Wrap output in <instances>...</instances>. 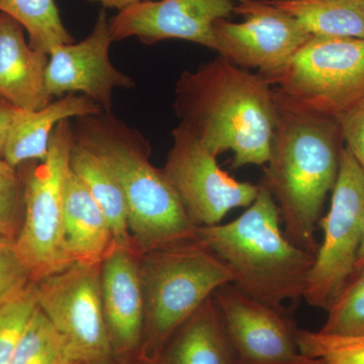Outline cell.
Instances as JSON below:
<instances>
[{"mask_svg":"<svg viewBox=\"0 0 364 364\" xmlns=\"http://www.w3.org/2000/svg\"><path fill=\"white\" fill-rule=\"evenodd\" d=\"M32 282V273L18 253L16 238L0 236V306L20 296Z\"/></svg>","mask_w":364,"mask_h":364,"instance_id":"obj_28","label":"cell"},{"mask_svg":"<svg viewBox=\"0 0 364 364\" xmlns=\"http://www.w3.org/2000/svg\"><path fill=\"white\" fill-rule=\"evenodd\" d=\"M100 112L102 109L90 98L74 93L56 98L37 111L21 109L9 129L2 159L14 167L44 161L53 131L60 122Z\"/></svg>","mask_w":364,"mask_h":364,"instance_id":"obj_17","label":"cell"},{"mask_svg":"<svg viewBox=\"0 0 364 364\" xmlns=\"http://www.w3.org/2000/svg\"><path fill=\"white\" fill-rule=\"evenodd\" d=\"M25 215V182L20 167L0 158V236L16 238Z\"/></svg>","mask_w":364,"mask_h":364,"instance_id":"obj_27","label":"cell"},{"mask_svg":"<svg viewBox=\"0 0 364 364\" xmlns=\"http://www.w3.org/2000/svg\"><path fill=\"white\" fill-rule=\"evenodd\" d=\"M141 254L114 244L100 263V291L112 354L119 358L140 355L145 304Z\"/></svg>","mask_w":364,"mask_h":364,"instance_id":"obj_15","label":"cell"},{"mask_svg":"<svg viewBox=\"0 0 364 364\" xmlns=\"http://www.w3.org/2000/svg\"><path fill=\"white\" fill-rule=\"evenodd\" d=\"M0 13L23 26L31 47L38 51L50 55L59 46L74 42L55 0H0Z\"/></svg>","mask_w":364,"mask_h":364,"instance_id":"obj_22","label":"cell"},{"mask_svg":"<svg viewBox=\"0 0 364 364\" xmlns=\"http://www.w3.org/2000/svg\"><path fill=\"white\" fill-rule=\"evenodd\" d=\"M74 121V141L109 167L123 191L138 253L198 240V227L189 220L163 170L151 163L150 143L140 131L112 112Z\"/></svg>","mask_w":364,"mask_h":364,"instance_id":"obj_3","label":"cell"},{"mask_svg":"<svg viewBox=\"0 0 364 364\" xmlns=\"http://www.w3.org/2000/svg\"><path fill=\"white\" fill-rule=\"evenodd\" d=\"M163 364H239L214 299H208L165 346Z\"/></svg>","mask_w":364,"mask_h":364,"instance_id":"obj_19","label":"cell"},{"mask_svg":"<svg viewBox=\"0 0 364 364\" xmlns=\"http://www.w3.org/2000/svg\"><path fill=\"white\" fill-rule=\"evenodd\" d=\"M267 81L296 107L336 119L364 97V39L312 37Z\"/></svg>","mask_w":364,"mask_h":364,"instance_id":"obj_7","label":"cell"},{"mask_svg":"<svg viewBox=\"0 0 364 364\" xmlns=\"http://www.w3.org/2000/svg\"><path fill=\"white\" fill-rule=\"evenodd\" d=\"M66 358L61 335L38 306L18 340L9 364H58Z\"/></svg>","mask_w":364,"mask_h":364,"instance_id":"obj_23","label":"cell"},{"mask_svg":"<svg viewBox=\"0 0 364 364\" xmlns=\"http://www.w3.org/2000/svg\"><path fill=\"white\" fill-rule=\"evenodd\" d=\"M213 299L239 364H321L299 349V328L286 311L265 305L225 284Z\"/></svg>","mask_w":364,"mask_h":364,"instance_id":"obj_12","label":"cell"},{"mask_svg":"<svg viewBox=\"0 0 364 364\" xmlns=\"http://www.w3.org/2000/svg\"><path fill=\"white\" fill-rule=\"evenodd\" d=\"M327 312V320L318 331L339 336L364 335V267L352 277Z\"/></svg>","mask_w":364,"mask_h":364,"instance_id":"obj_24","label":"cell"},{"mask_svg":"<svg viewBox=\"0 0 364 364\" xmlns=\"http://www.w3.org/2000/svg\"><path fill=\"white\" fill-rule=\"evenodd\" d=\"M331 193L329 210L318 221L323 241L303 296L309 305L324 310L355 275L364 237V170L345 147Z\"/></svg>","mask_w":364,"mask_h":364,"instance_id":"obj_8","label":"cell"},{"mask_svg":"<svg viewBox=\"0 0 364 364\" xmlns=\"http://www.w3.org/2000/svg\"><path fill=\"white\" fill-rule=\"evenodd\" d=\"M35 284L38 306L61 335L67 358L90 364L112 355L102 309L100 264L73 263Z\"/></svg>","mask_w":364,"mask_h":364,"instance_id":"obj_9","label":"cell"},{"mask_svg":"<svg viewBox=\"0 0 364 364\" xmlns=\"http://www.w3.org/2000/svg\"><path fill=\"white\" fill-rule=\"evenodd\" d=\"M342 140L364 170V97L336 119Z\"/></svg>","mask_w":364,"mask_h":364,"instance_id":"obj_29","label":"cell"},{"mask_svg":"<svg viewBox=\"0 0 364 364\" xmlns=\"http://www.w3.org/2000/svg\"><path fill=\"white\" fill-rule=\"evenodd\" d=\"M277 123L261 186L279 207L284 235L316 255L315 233L338 176L342 140L333 117L306 111L274 90Z\"/></svg>","mask_w":364,"mask_h":364,"instance_id":"obj_2","label":"cell"},{"mask_svg":"<svg viewBox=\"0 0 364 364\" xmlns=\"http://www.w3.org/2000/svg\"><path fill=\"white\" fill-rule=\"evenodd\" d=\"M301 353L321 364H364V335L339 336L299 330Z\"/></svg>","mask_w":364,"mask_h":364,"instance_id":"obj_25","label":"cell"},{"mask_svg":"<svg viewBox=\"0 0 364 364\" xmlns=\"http://www.w3.org/2000/svg\"><path fill=\"white\" fill-rule=\"evenodd\" d=\"M267 1H282V0H267Z\"/></svg>","mask_w":364,"mask_h":364,"instance_id":"obj_35","label":"cell"},{"mask_svg":"<svg viewBox=\"0 0 364 364\" xmlns=\"http://www.w3.org/2000/svg\"><path fill=\"white\" fill-rule=\"evenodd\" d=\"M114 42L107 11H100L87 37L78 43L61 45L49 55L46 88L52 98L85 95L102 109L112 112L117 90H131L134 79L119 70L109 59Z\"/></svg>","mask_w":364,"mask_h":364,"instance_id":"obj_13","label":"cell"},{"mask_svg":"<svg viewBox=\"0 0 364 364\" xmlns=\"http://www.w3.org/2000/svg\"><path fill=\"white\" fill-rule=\"evenodd\" d=\"M233 14L243 20L214 23V51L241 68L255 69L267 80L282 73L313 37L272 1L238 0Z\"/></svg>","mask_w":364,"mask_h":364,"instance_id":"obj_11","label":"cell"},{"mask_svg":"<svg viewBox=\"0 0 364 364\" xmlns=\"http://www.w3.org/2000/svg\"><path fill=\"white\" fill-rule=\"evenodd\" d=\"M37 308L35 282L13 301L0 306V364L11 363L18 340Z\"/></svg>","mask_w":364,"mask_h":364,"instance_id":"obj_26","label":"cell"},{"mask_svg":"<svg viewBox=\"0 0 364 364\" xmlns=\"http://www.w3.org/2000/svg\"><path fill=\"white\" fill-rule=\"evenodd\" d=\"M364 267V237L363 243H361L360 250H359L358 263H356V272Z\"/></svg>","mask_w":364,"mask_h":364,"instance_id":"obj_33","label":"cell"},{"mask_svg":"<svg viewBox=\"0 0 364 364\" xmlns=\"http://www.w3.org/2000/svg\"><path fill=\"white\" fill-rule=\"evenodd\" d=\"M234 0H151L109 20L112 40L138 38L143 44L182 40L214 51L213 26L234 11Z\"/></svg>","mask_w":364,"mask_h":364,"instance_id":"obj_14","label":"cell"},{"mask_svg":"<svg viewBox=\"0 0 364 364\" xmlns=\"http://www.w3.org/2000/svg\"><path fill=\"white\" fill-rule=\"evenodd\" d=\"M64 235L74 263L100 264L114 247L111 226L85 184L73 172L64 198Z\"/></svg>","mask_w":364,"mask_h":364,"instance_id":"obj_18","label":"cell"},{"mask_svg":"<svg viewBox=\"0 0 364 364\" xmlns=\"http://www.w3.org/2000/svg\"><path fill=\"white\" fill-rule=\"evenodd\" d=\"M90 364H163L160 359H152L143 358V356H135L130 358H119L111 355L109 358L95 361Z\"/></svg>","mask_w":364,"mask_h":364,"instance_id":"obj_31","label":"cell"},{"mask_svg":"<svg viewBox=\"0 0 364 364\" xmlns=\"http://www.w3.org/2000/svg\"><path fill=\"white\" fill-rule=\"evenodd\" d=\"M21 109L0 100V158L4 154L9 129Z\"/></svg>","mask_w":364,"mask_h":364,"instance_id":"obj_30","label":"cell"},{"mask_svg":"<svg viewBox=\"0 0 364 364\" xmlns=\"http://www.w3.org/2000/svg\"><path fill=\"white\" fill-rule=\"evenodd\" d=\"M172 146L163 173L196 227L215 226L236 208H248L259 186L235 179L220 168L195 134L179 123L171 132Z\"/></svg>","mask_w":364,"mask_h":364,"instance_id":"obj_10","label":"cell"},{"mask_svg":"<svg viewBox=\"0 0 364 364\" xmlns=\"http://www.w3.org/2000/svg\"><path fill=\"white\" fill-rule=\"evenodd\" d=\"M25 32L0 13V100L21 111H37L54 100L46 88L49 55L31 47Z\"/></svg>","mask_w":364,"mask_h":364,"instance_id":"obj_16","label":"cell"},{"mask_svg":"<svg viewBox=\"0 0 364 364\" xmlns=\"http://www.w3.org/2000/svg\"><path fill=\"white\" fill-rule=\"evenodd\" d=\"M72 142L71 119H64L53 131L44 161L20 166L25 182V215L16 244L33 282L74 263L67 250L63 222Z\"/></svg>","mask_w":364,"mask_h":364,"instance_id":"obj_6","label":"cell"},{"mask_svg":"<svg viewBox=\"0 0 364 364\" xmlns=\"http://www.w3.org/2000/svg\"><path fill=\"white\" fill-rule=\"evenodd\" d=\"M272 2L296 18L313 37L364 39V0Z\"/></svg>","mask_w":364,"mask_h":364,"instance_id":"obj_21","label":"cell"},{"mask_svg":"<svg viewBox=\"0 0 364 364\" xmlns=\"http://www.w3.org/2000/svg\"><path fill=\"white\" fill-rule=\"evenodd\" d=\"M145 321L140 356L160 359L170 338L220 287L230 268L202 242L158 249L140 257Z\"/></svg>","mask_w":364,"mask_h":364,"instance_id":"obj_5","label":"cell"},{"mask_svg":"<svg viewBox=\"0 0 364 364\" xmlns=\"http://www.w3.org/2000/svg\"><path fill=\"white\" fill-rule=\"evenodd\" d=\"M58 364H81L80 363H77V361L72 360V359L64 358L63 360L60 361Z\"/></svg>","mask_w":364,"mask_h":364,"instance_id":"obj_34","label":"cell"},{"mask_svg":"<svg viewBox=\"0 0 364 364\" xmlns=\"http://www.w3.org/2000/svg\"><path fill=\"white\" fill-rule=\"evenodd\" d=\"M267 78L221 56L177 79L176 116L214 156L233 153L232 168L264 165L277 123L274 90Z\"/></svg>","mask_w":364,"mask_h":364,"instance_id":"obj_1","label":"cell"},{"mask_svg":"<svg viewBox=\"0 0 364 364\" xmlns=\"http://www.w3.org/2000/svg\"><path fill=\"white\" fill-rule=\"evenodd\" d=\"M90 1L98 2L105 9H114L121 11L140 2L151 1V0H90Z\"/></svg>","mask_w":364,"mask_h":364,"instance_id":"obj_32","label":"cell"},{"mask_svg":"<svg viewBox=\"0 0 364 364\" xmlns=\"http://www.w3.org/2000/svg\"><path fill=\"white\" fill-rule=\"evenodd\" d=\"M198 241L230 268L233 286L272 308L303 298L315 255L294 245L280 228L277 203L259 184L257 198L227 224L198 227Z\"/></svg>","mask_w":364,"mask_h":364,"instance_id":"obj_4","label":"cell"},{"mask_svg":"<svg viewBox=\"0 0 364 364\" xmlns=\"http://www.w3.org/2000/svg\"><path fill=\"white\" fill-rule=\"evenodd\" d=\"M69 164L71 171L85 184L104 212L111 226L114 244L135 249L129 227L126 198L109 167L90 151L76 143L74 139Z\"/></svg>","mask_w":364,"mask_h":364,"instance_id":"obj_20","label":"cell"}]
</instances>
